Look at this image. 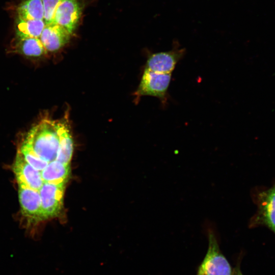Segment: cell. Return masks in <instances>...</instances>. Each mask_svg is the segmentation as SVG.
<instances>
[{"label":"cell","instance_id":"cell-1","mask_svg":"<svg viewBox=\"0 0 275 275\" xmlns=\"http://www.w3.org/2000/svg\"><path fill=\"white\" fill-rule=\"evenodd\" d=\"M22 143L48 163L56 160L60 146L58 121L41 120L30 130Z\"/></svg>","mask_w":275,"mask_h":275},{"label":"cell","instance_id":"cell-2","mask_svg":"<svg viewBox=\"0 0 275 275\" xmlns=\"http://www.w3.org/2000/svg\"><path fill=\"white\" fill-rule=\"evenodd\" d=\"M207 233V251L197 268L196 275H232L233 268L221 251L215 232L210 229Z\"/></svg>","mask_w":275,"mask_h":275},{"label":"cell","instance_id":"cell-3","mask_svg":"<svg viewBox=\"0 0 275 275\" xmlns=\"http://www.w3.org/2000/svg\"><path fill=\"white\" fill-rule=\"evenodd\" d=\"M253 199L257 205V211L251 218V228L264 226L275 234V183L269 188L256 189Z\"/></svg>","mask_w":275,"mask_h":275},{"label":"cell","instance_id":"cell-4","mask_svg":"<svg viewBox=\"0 0 275 275\" xmlns=\"http://www.w3.org/2000/svg\"><path fill=\"white\" fill-rule=\"evenodd\" d=\"M172 73H157L145 69L139 88L138 97L148 95L157 97L163 103L167 100V92Z\"/></svg>","mask_w":275,"mask_h":275},{"label":"cell","instance_id":"cell-5","mask_svg":"<svg viewBox=\"0 0 275 275\" xmlns=\"http://www.w3.org/2000/svg\"><path fill=\"white\" fill-rule=\"evenodd\" d=\"M66 183L44 182L39 189L44 220L57 216L60 213Z\"/></svg>","mask_w":275,"mask_h":275},{"label":"cell","instance_id":"cell-6","mask_svg":"<svg viewBox=\"0 0 275 275\" xmlns=\"http://www.w3.org/2000/svg\"><path fill=\"white\" fill-rule=\"evenodd\" d=\"M185 53V49L181 47L177 41H174L171 50L150 54L145 69L157 73H172Z\"/></svg>","mask_w":275,"mask_h":275},{"label":"cell","instance_id":"cell-7","mask_svg":"<svg viewBox=\"0 0 275 275\" xmlns=\"http://www.w3.org/2000/svg\"><path fill=\"white\" fill-rule=\"evenodd\" d=\"M18 198L22 214L31 222L44 220L39 191L18 184Z\"/></svg>","mask_w":275,"mask_h":275},{"label":"cell","instance_id":"cell-8","mask_svg":"<svg viewBox=\"0 0 275 275\" xmlns=\"http://www.w3.org/2000/svg\"><path fill=\"white\" fill-rule=\"evenodd\" d=\"M82 10L80 0H62L56 10L53 22L64 27L72 34L77 26Z\"/></svg>","mask_w":275,"mask_h":275},{"label":"cell","instance_id":"cell-9","mask_svg":"<svg viewBox=\"0 0 275 275\" xmlns=\"http://www.w3.org/2000/svg\"><path fill=\"white\" fill-rule=\"evenodd\" d=\"M12 170L18 184L39 190L44 183L41 172L30 164L18 151L12 164Z\"/></svg>","mask_w":275,"mask_h":275},{"label":"cell","instance_id":"cell-10","mask_svg":"<svg viewBox=\"0 0 275 275\" xmlns=\"http://www.w3.org/2000/svg\"><path fill=\"white\" fill-rule=\"evenodd\" d=\"M70 35L65 28L52 22L45 25L39 38L47 51L54 52L69 41Z\"/></svg>","mask_w":275,"mask_h":275},{"label":"cell","instance_id":"cell-11","mask_svg":"<svg viewBox=\"0 0 275 275\" xmlns=\"http://www.w3.org/2000/svg\"><path fill=\"white\" fill-rule=\"evenodd\" d=\"M60 146L56 160L65 164H70L73 152V142L71 135L68 114L58 121Z\"/></svg>","mask_w":275,"mask_h":275},{"label":"cell","instance_id":"cell-12","mask_svg":"<svg viewBox=\"0 0 275 275\" xmlns=\"http://www.w3.org/2000/svg\"><path fill=\"white\" fill-rule=\"evenodd\" d=\"M41 173L44 182L66 183L69 176L70 164L54 160L48 163Z\"/></svg>","mask_w":275,"mask_h":275},{"label":"cell","instance_id":"cell-13","mask_svg":"<svg viewBox=\"0 0 275 275\" xmlns=\"http://www.w3.org/2000/svg\"><path fill=\"white\" fill-rule=\"evenodd\" d=\"M45 25L44 20L16 18L15 24V38H40Z\"/></svg>","mask_w":275,"mask_h":275},{"label":"cell","instance_id":"cell-14","mask_svg":"<svg viewBox=\"0 0 275 275\" xmlns=\"http://www.w3.org/2000/svg\"><path fill=\"white\" fill-rule=\"evenodd\" d=\"M15 51L27 57H40L47 53L39 38H16Z\"/></svg>","mask_w":275,"mask_h":275},{"label":"cell","instance_id":"cell-15","mask_svg":"<svg viewBox=\"0 0 275 275\" xmlns=\"http://www.w3.org/2000/svg\"><path fill=\"white\" fill-rule=\"evenodd\" d=\"M16 18L23 19L44 20L42 0H23L16 9Z\"/></svg>","mask_w":275,"mask_h":275},{"label":"cell","instance_id":"cell-16","mask_svg":"<svg viewBox=\"0 0 275 275\" xmlns=\"http://www.w3.org/2000/svg\"><path fill=\"white\" fill-rule=\"evenodd\" d=\"M25 160L33 167L41 172L47 165L48 162L37 156L28 146L22 143L18 150Z\"/></svg>","mask_w":275,"mask_h":275},{"label":"cell","instance_id":"cell-17","mask_svg":"<svg viewBox=\"0 0 275 275\" xmlns=\"http://www.w3.org/2000/svg\"><path fill=\"white\" fill-rule=\"evenodd\" d=\"M44 9V20L46 24L53 22L56 10L62 0H42Z\"/></svg>","mask_w":275,"mask_h":275},{"label":"cell","instance_id":"cell-18","mask_svg":"<svg viewBox=\"0 0 275 275\" xmlns=\"http://www.w3.org/2000/svg\"><path fill=\"white\" fill-rule=\"evenodd\" d=\"M241 260V256L238 258L235 266L233 268L232 275H243L240 269V263Z\"/></svg>","mask_w":275,"mask_h":275}]
</instances>
